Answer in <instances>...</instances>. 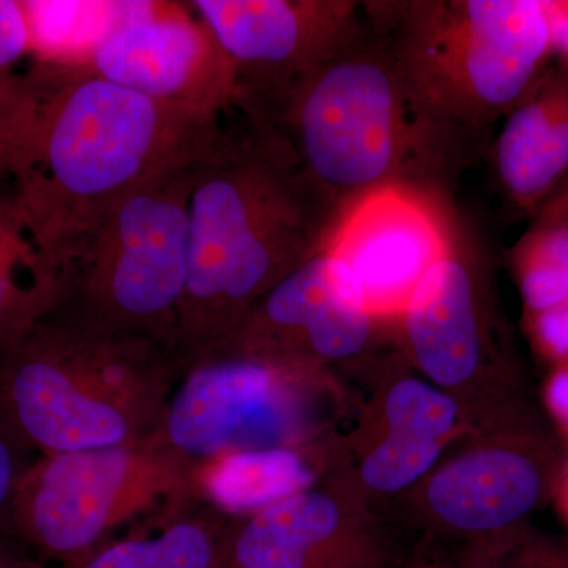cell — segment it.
Listing matches in <instances>:
<instances>
[{"label":"cell","instance_id":"cell-1","mask_svg":"<svg viewBox=\"0 0 568 568\" xmlns=\"http://www.w3.org/2000/svg\"><path fill=\"white\" fill-rule=\"evenodd\" d=\"M219 115L149 99L85 67L36 63L0 118V175L63 275L115 204L211 153Z\"/></svg>","mask_w":568,"mask_h":568},{"label":"cell","instance_id":"cell-2","mask_svg":"<svg viewBox=\"0 0 568 568\" xmlns=\"http://www.w3.org/2000/svg\"><path fill=\"white\" fill-rule=\"evenodd\" d=\"M338 213L276 130L246 122L223 130L197 168L190 200L189 276L174 347L182 373L323 252Z\"/></svg>","mask_w":568,"mask_h":568},{"label":"cell","instance_id":"cell-3","mask_svg":"<svg viewBox=\"0 0 568 568\" xmlns=\"http://www.w3.org/2000/svg\"><path fill=\"white\" fill-rule=\"evenodd\" d=\"M271 129L339 211L384 186L455 203L462 175L485 151L422 95L366 11L361 28L294 89Z\"/></svg>","mask_w":568,"mask_h":568},{"label":"cell","instance_id":"cell-4","mask_svg":"<svg viewBox=\"0 0 568 568\" xmlns=\"http://www.w3.org/2000/svg\"><path fill=\"white\" fill-rule=\"evenodd\" d=\"M182 376L173 351L48 315L0 353V410L39 455L148 439Z\"/></svg>","mask_w":568,"mask_h":568},{"label":"cell","instance_id":"cell-5","mask_svg":"<svg viewBox=\"0 0 568 568\" xmlns=\"http://www.w3.org/2000/svg\"><path fill=\"white\" fill-rule=\"evenodd\" d=\"M365 11L422 95L485 151L496 123L555 61L541 0H387Z\"/></svg>","mask_w":568,"mask_h":568},{"label":"cell","instance_id":"cell-6","mask_svg":"<svg viewBox=\"0 0 568 568\" xmlns=\"http://www.w3.org/2000/svg\"><path fill=\"white\" fill-rule=\"evenodd\" d=\"M201 162L145 183L103 216L63 271L62 298L50 315L89 334L140 336L174 353Z\"/></svg>","mask_w":568,"mask_h":568},{"label":"cell","instance_id":"cell-7","mask_svg":"<svg viewBox=\"0 0 568 568\" xmlns=\"http://www.w3.org/2000/svg\"><path fill=\"white\" fill-rule=\"evenodd\" d=\"M392 346L452 396L470 435L536 405L508 324L487 244L459 215L446 257L426 274L392 324Z\"/></svg>","mask_w":568,"mask_h":568},{"label":"cell","instance_id":"cell-8","mask_svg":"<svg viewBox=\"0 0 568 568\" xmlns=\"http://www.w3.org/2000/svg\"><path fill=\"white\" fill-rule=\"evenodd\" d=\"M567 454L536 403L463 437L387 515L414 537L455 548L484 544L551 504Z\"/></svg>","mask_w":568,"mask_h":568},{"label":"cell","instance_id":"cell-9","mask_svg":"<svg viewBox=\"0 0 568 568\" xmlns=\"http://www.w3.org/2000/svg\"><path fill=\"white\" fill-rule=\"evenodd\" d=\"M196 466L153 443L39 455L18 487L13 536L40 558L65 566L112 530L163 504L196 503Z\"/></svg>","mask_w":568,"mask_h":568},{"label":"cell","instance_id":"cell-10","mask_svg":"<svg viewBox=\"0 0 568 568\" xmlns=\"http://www.w3.org/2000/svg\"><path fill=\"white\" fill-rule=\"evenodd\" d=\"M336 376L211 354L183 369L151 439L194 466L239 452L304 446L320 437L315 403Z\"/></svg>","mask_w":568,"mask_h":568},{"label":"cell","instance_id":"cell-11","mask_svg":"<svg viewBox=\"0 0 568 568\" xmlns=\"http://www.w3.org/2000/svg\"><path fill=\"white\" fill-rule=\"evenodd\" d=\"M354 372L366 377L372 395L353 432L328 443L327 474L387 514L470 433L457 402L396 347L368 355Z\"/></svg>","mask_w":568,"mask_h":568},{"label":"cell","instance_id":"cell-12","mask_svg":"<svg viewBox=\"0 0 568 568\" xmlns=\"http://www.w3.org/2000/svg\"><path fill=\"white\" fill-rule=\"evenodd\" d=\"M189 7L230 59L233 106L264 129L365 18V3L353 0H194Z\"/></svg>","mask_w":568,"mask_h":568},{"label":"cell","instance_id":"cell-13","mask_svg":"<svg viewBox=\"0 0 568 568\" xmlns=\"http://www.w3.org/2000/svg\"><path fill=\"white\" fill-rule=\"evenodd\" d=\"M413 538L325 474L248 517L230 519L223 568H387Z\"/></svg>","mask_w":568,"mask_h":568},{"label":"cell","instance_id":"cell-14","mask_svg":"<svg viewBox=\"0 0 568 568\" xmlns=\"http://www.w3.org/2000/svg\"><path fill=\"white\" fill-rule=\"evenodd\" d=\"M387 345L390 328L368 312L345 268L321 252L267 291L211 354L248 355L336 376Z\"/></svg>","mask_w":568,"mask_h":568},{"label":"cell","instance_id":"cell-15","mask_svg":"<svg viewBox=\"0 0 568 568\" xmlns=\"http://www.w3.org/2000/svg\"><path fill=\"white\" fill-rule=\"evenodd\" d=\"M454 201L384 186L351 201L336 216L323 252L357 284L368 312L388 328L457 235Z\"/></svg>","mask_w":568,"mask_h":568},{"label":"cell","instance_id":"cell-16","mask_svg":"<svg viewBox=\"0 0 568 568\" xmlns=\"http://www.w3.org/2000/svg\"><path fill=\"white\" fill-rule=\"evenodd\" d=\"M123 2L84 67L149 99L220 114L234 102V73L189 3Z\"/></svg>","mask_w":568,"mask_h":568},{"label":"cell","instance_id":"cell-17","mask_svg":"<svg viewBox=\"0 0 568 568\" xmlns=\"http://www.w3.org/2000/svg\"><path fill=\"white\" fill-rule=\"evenodd\" d=\"M485 156L507 207L532 220L568 175V61L534 81Z\"/></svg>","mask_w":568,"mask_h":568},{"label":"cell","instance_id":"cell-18","mask_svg":"<svg viewBox=\"0 0 568 568\" xmlns=\"http://www.w3.org/2000/svg\"><path fill=\"white\" fill-rule=\"evenodd\" d=\"M320 440L274 450L222 455L196 466V503L227 519L248 517L276 500L316 484L328 466L327 444L317 457L310 454Z\"/></svg>","mask_w":568,"mask_h":568},{"label":"cell","instance_id":"cell-19","mask_svg":"<svg viewBox=\"0 0 568 568\" xmlns=\"http://www.w3.org/2000/svg\"><path fill=\"white\" fill-rule=\"evenodd\" d=\"M523 325L549 366L568 361V227L530 223L510 250Z\"/></svg>","mask_w":568,"mask_h":568},{"label":"cell","instance_id":"cell-20","mask_svg":"<svg viewBox=\"0 0 568 568\" xmlns=\"http://www.w3.org/2000/svg\"><path fill=\"white\" fill-rule=\"evenodd\" d=\"M62 272L43 252L10 194H0V353L50 315Z\"/></svg>","mask_w":568,"mask_h":568},{"label":"cell","instance_id":"cell-21","mask_svg":"<svg viewBox=\"0 0 568 568\" xmlns=\"http://www.w3.org/2000/svg\"><path fill=\"white\" fill-rule=\"evenodd\" d=\"M227 521L201 504L174 508L159 532L104 541L61 568H223Z\"/></svg>","mask_w":568,"mask_h":568},{"label":"cell","instance_id":"cell-22","mask_svg":"<svg viewBox=\"0 0 568 568\" xmlns=\"http://www.w3.org/2000/svg\"><path fill=\"white\" fill-rule=\"evenodd\" d=\"M22 3L29 32V55L39 65L84 67L97 41L121 13L123 2Z\"/></svg>","mask_w":568,"mask_h":568},{"label":"cell","instance_id":"cell-23","mask_svg":"<svg viewBox=\"0 0 568 568\" xmlns=\"http://www.w3.org/2000/svg\"><path fill=\"white\" fill-rule=\"evenodd\" d=\"M462 568H568V537L549 536L532 523L484 544L459 548Z\"/></svg>","mask_w":568,"mask_h":568},{"label":"cell","instance_id":"cell-24","mask_svg":"<svg viewBox=\"0 0 568 568\" xmlns=\"http://www.w3.org/2000/svg\"><path fill=\"white\" fill-rule=\"evenodd\" d=\"M33 455L36 450L22 439L17 428L0 410V540L14 538V499L22 476L37 458Z\"/></svg>","mask_w":568,"mask_h":568},{"label":"cell","instance_id":"cell-25","mask_svg":"<svg viewBox=\"0 0 568 568\" xmlns=\"http://www.w3.org/2000/svg\"><path fill=\"white\" fill-rule=\"evenodd\" d=\"M26 55H29V32L22 3L0 0V115L20 78L14 69Z\"/></svg>","mask_w":568,"mask_h":568},{"label":"cell","instance_id":"cell-26","mask_svg":"<svg viewBox=\"0 0 568 568\" xmlns=\"http://www.w3.org/2000/svg\"><path fill=\"white\" fill-rule=\"evenodd\" d=\"M387 568H462L459 549L433 538L414 537L405 555Z\"/></svg>","mask_w":568,"mask_h":568},{"label":"cell","instance_id":"cell-27","mask_svg":"<svg viewBox=\"0 0 568 568\" xmlns=\"http://www.w3.org/2000/svg\"><path fill=\"white\" fill-rule=\"evenodd\" d=\"M541 407L568 448V361L551 366Z\"/></svg>","mask_w":568,"mask_h":568},{"label":"cell","instance_id":"cell-28","mask_svg":"<svg viewBox=\"0 0 568 568\" xmlns=\"http://www.w3.org/2000/svg\"><path fill=\"white\" fill-rule=\"evenodd\" d=\"M530 223L559 224L568 227V175L548 197L547 203L541 205Z\"/></svg>","mask_w":568,"mask_h":568},{"label":"cell","instance_id":"cell-29","mask_svg":"<svg viewBox=\"0 0 568 568\" xmlns=\"http://www.w3.org/2000/svg\"><path fill=\"white\" fill-rule=\"evenodd\" d=\"M0 568H44L39 560L22 551L21 544L14 538L0 540Z\"/></svg>","mask_w":568,"mask_h":568},{"label":"cell","instance_id":"cell-30","mask_svg":"<svg viewBox=\"0 0 568 568\" xmlns=\"http://www.w3.org/2000/svg\"><path fill=\"white\" fill-rule=\"evenodd\" d=\"M551 504L556 507L559 517L562 518V521L566 523L568 528V454L562 470H560L558 485H556Z\"/></svg>","mask_w":568,"mask_h":568}]
</instances>
